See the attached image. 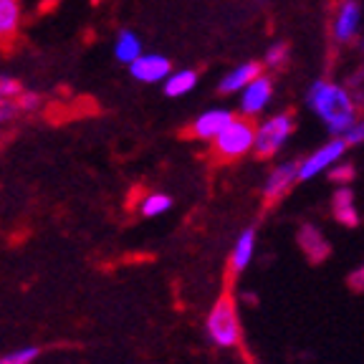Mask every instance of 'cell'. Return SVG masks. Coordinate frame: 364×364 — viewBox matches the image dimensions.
I'll return each mask as SVG.
<instances>
[{
  "instance_id": "1",
  "label": "cell",
  "mask_w": 364,
  "mask_h": 364,
  "mask_svg": "<svg viewBox=\"0 0 364 364\" xmlns=\"http://www.w3.org/2000/svg\"><path fill=\"white\" fill-rule=\"evenodd\" d=\"M306 104L318 119L324 122L331 134L344 136L357 124V104L344 86L331 81H314L306 94Z\"/></svg>"
},
{
  "instance_id": "22",
  "label": "cell",
  "mask_w": 364,
  "mask_h": 364,
  "mask_svg": "<svg viewBox=\"0 0 364 364\" xmlns=\"http://www.w3.org/2000/svg\"><path fill=\"white\" fill-rule=\"evenodd\" d=\"M16 104L21 112H36L41 107V94H36V91H21V97L16 99Z\"/></svg>"
},
{
  "instance_id": "2",
  "label": "cell",
  "mask_w": 364,
  "mask_h": 364,
  "mask_svg": "<svg viewBox=\"0 0 364 364\" xmlns=\"http://www.w3.org/2000/svg\"><path fill=\"white\" fill-rule=\"evenodd\" d=\"M208 336L215 347H235L240 341V321L238 311H235L233 299H218L215 306L210 309V316H208Z\"/></svg>"
},
{
  "instance_id": "23",
  "label": "cell",
  "mask_w": 364,
  "mask_h": 364,
  "mask_svg": "<svg viewBox=\"0 0 364 364\" xmlns=\"http://www.w3.org/2000/svg\"><path fill=\"white\" fill-rule=\"evenodd\" d=\"M16 112H21L16 104V99H3L0 97V127L8 124V122L16 117Z\"/></svg>"
},
{
  "instance_id": "10",
  "label": "cell",
  "mask_w": 364,
  "mask_h": 364,
  "mask_svg": "<svg viewBox=\"0 0 364 364\" xmlns=\"http://www.w3.org/2000/svg\"><path fill=\"white\" fill-rule=\"evenodd\" d=\"M359 18H362V8H359L357 0H344L334 18V38L339 43H347V41L354 38L359 28Z\"/></svg>"
},
{
  "instance_id": "18",
  "label": "cell",
  "mask_w": 364,
  "mask_h": 364,
  "mask_svg": "<svg viewBox=\"0 0 364 364\" xmlns=\"http://www.w3.org/2000/svg\"><path fill=\"white\" fill-rule=\"evenodd\" d=\"M170 210H172V198L165 193L147 195V198L142 200V205H139V213H142L144 218H159Z\"/></svg>"
},
{
  "instance_id": "5",
  "label": "cell",
  "mask_w": 364,
  "mask_h": 364,
  "mask_svg": "<svg viewBox=\"0 0 364 364\" xmlns=\"http://www.w3.org/2000/svg\"><path fill=\"white\" fill-rule=\"evenodd\" d=\"M347 147H349V142L344 139V136H336V139H331L329 144L318 147L311 157L299 162V182L311 180V177H316L318 172H324V170H329L331 165H336V162L344 157Z\"/></svg>"
},
{
  "instance_id": "20",
  "label": "cell",
  "mask_w": 364,
  "mask_h": 364,
  "mask_svg": "<svg viewBox=\"0 0 364 364\" xmlns=\"http://www.w3.org/2000/svg\"><path fill=\"white\" fill-rule=\"evenodd\" d=\"M38 354H41L38 347H23L11 354H3V357H0V364H31Z\"/></svg>"
},
{
  "instance_id": "11",
  "label": "cell",
  "mask_w": 364,
  "mask_h": 364,
  "mask_svg": "<svg viewBox=\"0 0 364 364\" xmlns=\"http://www.w3.org/2000/svg\"><path fill=\"white\" fill-rule=\"evenodd\" d=\"M296 180H299V162H284V165L276 167V170L268 175L266 185H263V198L279 200Z\"/></svg>"
},
{
  "instance_id": "25",
  "label": "cell",
  "mask_w": 364,
  "mask_h": 364,
  "mask_svg": "<svg viewBox=\"0 0 364 364\" xmlns=\"http://www.w3.org/2000/svg\"><path fill=\"white\" fill-rule=\"evenodd\" d=\"M344 139H347L349 144H362L364 142V119L357 122V124L344 134Z\"/></svg>"
},
{
  "instance_id": "17",
  "label": "cell",
  "mask_w": 364,
  "mask_h": 364,
  "mask_svg": "<svg viewBox=\"0 0 364 364\" xmlns=\"http://www.w3.org/2000/svg\"><path fill=\"white\" fill-rule=\"evenodd\" d=\"M253 248H256V230H253V228H245L233 245V258H230V263H233L235 271H243V268L248 266L250 258H253Z\"/></svg>"
},
{
  "instance_id": "19",
  "label": "cell",
  "mask_w": 364,
  "mask_h": 364,
  "mask_svg": "<svg viewBox=\"0 0 364 364\" xmlns=\"http://www.w3.org/2000/svg\"><path fill=\"white\" fill-rule=\"evenodd\" d=\"M289 63V46L286 43H273L263 56V66L268 68H284Z\"/></svg>"
},
{
  "instance_id": "12",
  "label": "cell",
  "mask_w": 364,
  "mask_h": 364,
  "mask_svg": "<svg viewBox=\"0 0 364 364\" xmlns=\"http://www.w3.org/2000/svg\"><path fill=\"white\" fill-rule=\"evenodd\" d=\"M21 0H0V46L11 43L21 28Z\"/></svg>"
},
{
  "instance_id": "16",
  "label": "cell",
  "mask_w": 364,
  "mask_h": 364,
  "mask_svg": "<svg viewBox=\"0 0 364 364\" xmlns=\"http://www.w3.org/2000/svg\"><path fill=\"white\" fill-rule=\"evenodd\" d=\"M299 243H301V248L306 250L314 261H321V258L329 256V243H326V238L318 233L314 225L301 228V233H299Z\"/></svg>"
},
{
  "instance_id": "14",
  "label": "cell",
  "mask_w": 364,
  "mask_h": 364,
  "mask_svg": "<svg viewBox=\"0 0 364 364\" xmlns=\"http://www.w3.org/2000/svg\"><path fill=\"white\" fill-rule=\"evenodd\" d=\"M334 218L349 228H354L359 223V213L354 208V193L347 185H341L334 193Z\"/></svg>"
},
{
  "instance_id": "8",
  "label": "cell",
  "mask_w": 364,
  "mask_h": 364,
  "mask_svg": "<svg viewBox=\"0 0 364 364\" xmlns=\"http://www.w3.org/2000/svg\"><path fill=\"white\" fill-rule=\"evenodd\" d=\"M233 119H235V114L228 112V109H208V112H203L198 119L193 122V134L198 136V139H210L213 142Z\"/></svg>"
},
{
  "instance_id": "15",
  "label": "cell",
  "mask_w": 364,
  "mask_h": 364,
  "mask_svg": "<svg viewBox=\"0 0 364 364\" xmlns=\"http://www.w3.org/2000/svg\"><path fill=\"white\" fill-rule=\"evenodd\" d=\"M198 86V74L190 71V68H180V71H172L165 81H162V89H165L167 97L177 99V97H185L190 91Z\"/></svg>"
},
{
  "instance_id": "13",
  "label": "cell",
  "mask_w": 364,
  "mask_h": 364,
  "mask_svg": "<svg viewBox=\"0 0 364 364\" xmlns=\"http://www.w3.org/2000/svg\"><path fill=\"white\" fill-rule=\"evenodd\" d=\"M142 53H144L142 38H139L134 31L124 28V31H119V33H117V38H114V58H117V61L129 66V63L136 61Z\"/></svg>"
},
{
  "instance_id": "9",
  "label": "cell",
  "mask_w": 364,
  "mask_h": 364,
  "mask_svg": "<svg viewBox=\"0 0 364 364\" xmlns=\"http://www.w3.org/2000/svg\"><path fill=\"white\" fill-rule=\"evenodd\" d=\"M261 74H263L261 63L245 61V63H240V66H235L233 71H228V74L223 76L220 84H218V91H220V94H238V91H243L250 81H256Z\"/></svg>"
},
{
  "instance_id": "24",
  "label": "cell",
  "mask_w": 364,
  "mask_h": 364,
  "mask_svg": "<svg viewBox=\"0 0 364 364\" xmlns=\"http://www.w3.org/2000/svg\"><path fill=\"white\" fill-rule=\"evenodd\" d=\"M352 177H354V167L352 165H339V167H334V170H331V180L341 182V185H347Z\"/></svg>"
},
{
  "instance_id": "21",
  "label": "cell",
  "mask_w": 364,
  "mask_h": 364,
  "mask_svg": "<svg viewBox=\"0 0 364 364\" xmlns=\"http://www.w3.org/2000/svg\"><path fill=\"white\" fill-rule=\"evenodd\" d=\"M21 81L13 79V76H6V74H0V97L3 99H18L21 97Z\"/></svg>"
},
{
  "instance_id": "26",
  "label": "cell",
  "mask_w": 364,
  "mask_h": 364,
  "mask_svg": "<svg viewBox=\"0 0 364 364\" xmlns=\"http://www.w3.org/2000/svg\"><path fill=\"white\" fill-rule=\"evenodd\" d=\"M61 0H41V8H53V6H58Z\"/></svg>"
},
{
  "instance_id": "4",
  "label": "cell",
  "mask_w": 364,
  "mask_h": 364,
  "mask_svg": "<svg viewBox=\"0 0 364 364\" xmlns=\"http://www.w3.org/2000/svg\"><path fill=\"white\" fill-rule=\"evenodd\" d=\"M215 144V152L225 159H235V157H243L245 152L253 149L256 144V124L248 119V117H235L220 134L213 139Z\"/></svg>"
},
{
  "instance_id": "7",
  "label": "cell",
  "mask_w": 364,
  "mask_h": 364,
  "mask_svg": "<svg viewBox=\"0 0 364 364\" xmlns=\"http://www.w3.org/2000/svg\"><path fill=\"white\" fill-rule=\"evenodd\" d=\"M273 99V79L271 76H258L256 81H250L243 91H240V114L245 117H256L268 107Z\"/></svg>"
},
{
  "instance_id": "3",
  "label": "cell",
  "mask_w": 364,
  "mask_h": 364,
  "mask_svg": "<svg viewBox=\"0 0 364 364\" xmlns=\"http://www.w3.org/2000/svg\"><path fill=\"white\" fill-rule=\"evenodd\" d=\"M294 129H296L294 114L291 112L273 114V117L263 119L261 124L256 127V144H253V152H256L258 157H273V154L289 142V136L294 134Z\"/></svg>"
},
{
  "instance_id": "6",
  "label": "cell",
  "mask_w": 364,
  "mask_h": 364,
  "mask_svg": "<svg viewBox=\"0 0 364 364\" xmlns=\"http://www.w3.org/2000/svg\"><path fill=\"white\" fill-rule=\"evenodd\" d=\"M129 74L142 84H159L172 74V63L159 53H142L136 61L129 63Z\"/></svg>"
}]
</instances>
